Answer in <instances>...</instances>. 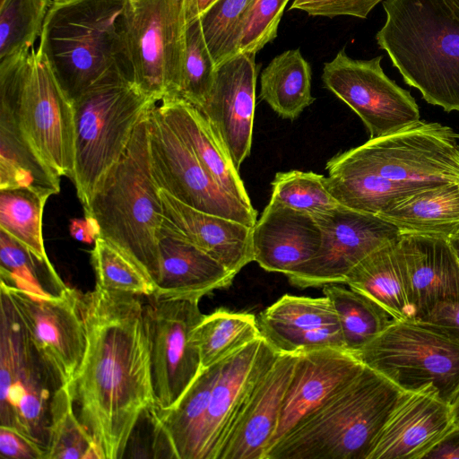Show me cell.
<instances>
[{
    "label": "cell",
    "instance_id": "cell-1",
    "mask_svg": "<svg viewBox=\"0 0 459 459\" xmlns=\"http://www.w3.org/2000/svg\"><path fill=\"white\" fill-rule=\"evenodd\" d=\"M82 313L86 349L68 385L98 458H121L139 420L155 407L145 304L95 287L82 296Z\"/></svg>",
    "mask_w": 459,
    "mask_h": 459
},
{
    "label": "cell",
    "instance_id": "cell-2",
    "mask_svg": "<svg viewBox=\"0 0 459 459\" xmlns=\"http://www.w3.org/2000/svg\"><path fill=\"white\" fill-rule=\"evenodd\" d=\"M383 7L379 48L428 103L459 111V16L448 0H384Z\"/></svg>",
    "mask_w": 459,
    "mask_h": 459
},
{
    "label": "cell",
    "instance_id": "cell-3",
    "mask_svg": "<svg viewBox=\"0 0 459 459\" xmlns=\"http://www.w3.org/2000/svg\"><path fill=\"white\" fill-rule=\"evenodd\" d=\"M148 112L83 210L94 221L98 237L132 260L156 287L162 203L152 171Z\"/></svg>",
    "mask_w": 459,
    "mask_h": 459
},
{
    "label": "cell",
    "instance_id": "cell-4",
    "mask_svg": "<svg viewBox=\"0 0 459 459\" xmlns=\"http://www.w3.org/2000/svg\"><path fill=\"white\" fill-rule=\"evenodd\" d=\"M402 393L365 366L273 446L265 459H368Z\"/></svg>",
    "mask_w": 459,
    "mask_h": 459
},
{
    "label": "cell",
    "instance_id": "cell-5",
    "mask_svg": "<svg viewBox=\"0 0 459 459\" xmlns=\"http://www.w3.org/2000/svg\"><path fill=\"white\" fill-rule=\"evenodd\" d=\"M0 118L13 122L59 178L74 169L73 102L45 56L35 50L0 60Z\"/></svg>",
    "mask_w": 459,
    "mask_h": 459
},
{
    "label": "cell",
    "instance_id": "cell-6",
    "mask_svg": "<svg viewBox=\"0 0 459 459\" xmlns=\"http://www.w3.org/2000/svg\"><path fill=\"white\" fill-rule=\"evenodd\" d=\"M125 1H51L37 50L72 102L119 70V19Z\"/></svg>",
    "mask_w": 459,
    "mask_h": 459
},
{
    "label": "cell",
    "instance_id": "cell-7",
    "mask_svg": "<svg viewBox=\"0 0 459 459\" xmlns=\"http://www.w3.org/2000/svg\"><path fill=\"white\" fill-rule=\"evenodd\" d=\"M158 101L114 70L73 101L74 169L71 180L83 209L126 151L133 133Z\"/></svg>",
    "mask_w": 459,
    "mask_h": 459
},
{
    "label": "cell",
    "instance_id": "cell-8",
    "mask_svg": "<svg viewBox=\"0 0 459 459\" xmlns=\"http://www.w3.org/2000/svg\"><path fill=\"white\" fill-rule=\"evenodd\" d=\"M187 0H126L119 19L118 68L158 102L178 96Z\"/></svg>",
    "mask_w": 459,
    "mask_h": 459
},
{
    "label": "cell",
    "instance_id": "cell-9",
    "mask_svg": "<svg viewBox=\"0 0 459 459\" xmlns=\"http://www.w3.org/2000/svg\"><path fill=\"white\" fill-rule=\"evenodd\" d=\"M325 169L329 175L364 172L427 186L459 182V134L419 120L336 154Z\"/></svg>",
    "mask_w": 459,
    "mask_h": 459
},
{
    "label": "cell",
    "instance_id": "cell-10",
    "mask_svg": "<svg viewBox=\"0 0 459 459\" xmlns=\"http://www.w3.org/2000/svg\"><path fill=\"white\" fill-rule=\"evenodd\" d=\"M0 422L47 450L50 407L62 385L1 292Z\"/></svg>",
    "mask_w": 459,
    "mask_h": 459
},
{
    "label": "cell",
    "instance_id": "cell-11",
    "mask_svg": "<svg viewBox=\"0 0 459 459\" xmlns=\"http://www.w3.org/2000/svg\"><path fill=\"white\" fill-rule=\"evenodd\" d=\"M355 355L403 391L431 385L451 405L459 397V342L416 320H394Z\"/></svg>",
    "mask_w": 459,
    "mask_h": 459
},
{
    "label": "cell",
    "instance_id": "cell-12",
    "mask_svg": "<svg viewBox=\"0 0 459 459\" xmlns=\"http://www.w3.org/2000/svg\"><path fill=\"white\" fill-rule=\"evenodd\" d=\"M152 171L160 187L204 212L254 227L257 212L227 193L165 120L157 104L148 112Z\"/></svg>",
    "mask_w": 459,
    "mask_h": 459
},
{
    "label": "cell",
    "instance_id": "cell-13",
    "mask_svg": "<svg viewBox=\"0 0 459 459\" xmlns=\"http://www.w3.org/2000/svg\"><path fill=\"white\" fill-rule=\"evenodd\" d=\"M381 61V56L353 59L342 49L325 63L322 74L325 87L359 117L370 138L393 134L420 120L415 100L384 73Z\"/></svg>",
    "mask_w": 459,
    "mask_h": 459
},
{
    "label": "cell",
    "instance_id": "cell-14",
    "mask_svg": "<svg viewBox=\"0 0 459 459\" xmlns=\"http://www.w3.org/2000/svg\"><path fill=\"white\" fill-rule=\"evenodd\" d=\"M0 289L59 383L69 384L86 349L82 296L69 287L56 296H44L2 282Z\"/></svg>",
    "mask_w": 459,
    "mask_h": 459
},
{
    "label": "cell",
    "instance_id": "cell-15",
    "mask_svg": "<svg viewBox=\"0 0 459 459\" xmlns=\"http://www.w3.org/2000/svg\"><path fill=\"white\" fill-rule=\"evenodd\" d=\"M155 407L169 410L202 369L193 333L204 317L199 299L148 297Z\"/></svg>",
    "mask_w": 459,
    "mask_h": 459
},
{
    "label": "cell",
    "instance_id": "cell-16",
    "mask_svg": "<svg viewBox=\"0 0 459 459\" xmlns=\"http://www.w3.org/2000/svg\"><path fill=\"white\" fill-rule=\"evenodd\" d=\"M314 217L322 230L320 248L287 276L292 285L302 289L344 283L360 261L401 235L396 226L378 215L342 205Z\"/></svg>",
    "mask_w": 459,
    "mask_h": 459
},
{
    "label": "cell",
    "instance_id": "cell-17",
    "mask_svg": "<svg viewBox=\"0 0 459 459\" xmlns=\"http://www.w3.org/2000/svg\"><path fill=\"white\" fill-rule=\"evenodd\" d=\"M278 355L261 336L223 359L212 391L197 459H218L226 439Z\"/></svg>",
    "mask_w": 459,
    "mask_h": 459
},
{
    "label": "cell",
    "instance_id": "cell-18",
    "mask_svg": "<svg viewBox=\"0 0 459 459\" xmlns=\"http://www.w3.org/2000/svg\"><path fill=\"white\" fill-rule=\"evenodd\" d=\"M255 53H238L216 68L212 89L197 108L224 145L237 170L253 139L258 67Z\"/></svg>",
    "mask_w": 459,
    "mask_h": 459
},
{
    "label": "cell",
    "instance_id": "cell-19",
    "mask_svg": "<svg viewBox=\"0 0 459 459\" xmlns=\"http://www.w3.org/2000/svg\"><path fill=\"white\" fill-rule=\"evenodd\" d=\"M455 424L452 405L431 385L403 391L368 459H423Z\"/></svg>",
    "mask_w": 459,
    "mask_h": 459
},
{
    "label": "cell",
    "instance_id": "cell-20",
    "mask_svg": "<svg viewBox=\"0 0 459 459\" xmlns=\"http://www.w3.org/2000/svg\"><path fill=\"white\" fill-rule=\"evenodd\" d=\"M364 367L354 353L344 349L326 347L299 353L269 449L348 385Z\"/></svg>",
    "mask_w": 459,
    "mask_h": 459
},
{
    "label": "cell",
    "instance_id": "cell-21",
    "mask_svg": "<svg viewBox=\"0 0 459 459\" xmlns=\"http://www.w3.org/2000/svg\"><path fill=\"white\" fill-rule=\"evenodd\" d=\"M262 336L279 353L345 349L336 312L326 297L286 294L257 317Z\"/></svg>",
    "mask_w": 459,
    "mask_h": 459
},
{
    "label": "cell",
    "instance_id": "cell-22",
    "mask_svg": "<svg viewBox=\"0 0 459 459\" xmlns=\"http://www.w3.org/2000/svg\"><path fill=\"white\" fill-rule=\"evenodd\" d=\"M160 231L202 249L234 276L254 261L253 227L196 210L160 189Z\"/></svg>",
    "mask_w": 459,
    "mask_h": 459
},
{
    "label": "cell",
    "instance_id": "cell-23",
    "mask_svg": "<svg viewBox=\"0 0 459 459\" xmlns=\"http://www.w3.org/2000/svg\"><path fill=\"white\" fill-rule=\"evenodd\" d=\"M321 243L322 230L314 216L273 200L253 227L254 261L286 276L313 258Z\"/></svg>",
    "mask_w": 459,
    "mask_h": 459
},
{
    "label": "cell",
    "instance_id": "cell-24",
    "mask_svg": "<svg viewBox=\"0 0 459 459\" xmlns=\"http://www.w3.org/2000/svg\"><path fill=\"white\" fill-rule=\"evenodd\" d=\"M298 354L279 353L222 446L218 459H265Z\"/></svg>",
    "mask_w": 459,
    "mask_h": 459
},
{
    "label": "cell",
    "instance_id": "cell-25",
    "mask_svg": "<svg viewBox=\"0 0 459 459\" xmlns=\"http://www.w3.org/2000/svg\"><path fill=\"white\" fill-rule=\"evenodd\" d=\"M399 245L416 310L415 320L439 302L459 300V258L447 238L401 233Z\"/></svg>",
    "mask_w": 459,
    "mask_h": 459
},
{
    "label": "cell",
    "instance_id": "cell-26",
    "mask_svg": "<svg viewBox=\"0 0 459 459\" xmlns=\"http://www.w3.org/2000/svg\"><path fill=\"white\" fill-rule=\"evenodd\" d=\"M222 361L202 368L173 407L153 408L149 412L155 451L165 449L169 458L197 459L212 391Z\"/></svg>",
    "mask_w": 459,
    "mask_h": 459
},
{
    "label": "cell",
    "instance_id": "cell-27",
    "mask_svg": "<svg viewBox=\"0 0 459 459\" xmlns=\"http://www.w3.org/2000/svg\"><path fill=\"white\" fill-rule=\"evenodd\" d=\"M160 278L152 295L158 299H201L231 285L234 275L221 264L183 239L160 232Z\"/></svg>",
    "mask_w": 459,
    "mask_h": 459
},
{
    "label": "cell",
    "instance_id": "cell-28",
    "mask_svg": "<svg viewBox=\"0 0 459 459\" xmlns=\"http://www.w3.org/2000/svg\"><path fill=\"white\" fill-rule=\"evenodd\" d=\"M157 107L211 177L230 195L253 207L238 170L201 111L178 96L164 98Z\"/></svg>",
    "mask_w": 459,
    "mask_h": 459
},
{
    "label": "cell",
    "instance_id": "cell-29",
    "mask_svg": "<svg viewBox=\"0 0 459 459\" xmlns=\"http://www.w3.org/2000/svg\"><path fill=\"white\" fill-rule=\"evenodd\" d=\"M344 284L371 299L396 321L417 317L399 238L360 261L348 273Z\"/></svg>",
    "mask_w": 459,
    "mask_h": 459
},
{
    "label": "cell",
    "instance_id": "cell-30",
    "mask_svg": "<svg viewBox=\"0 0 459 459\" xmlns=\"http://www.w3.org/2000/svg\"><path fill=\"white\" fill-rule=\"evenodd\" d=\"M377 215L396 226L402 234L447 238L459 228V182L398 197Z\"/></svg>",
    "mask_w": 459,
    "mask_h": 459
},
{
    "label": "cell",
    "instance_id": "cell-31",
    "mask_svg": "<svg viewBox=\"0 0 459 459\" xmlns=\"http://www.w3.org/2000/svg\"><path fill=\"white\" fill-rule=\"evenodd\" d=\"M311 66L299 49H289L262 71L259 97L281 117L296 119L311 105Z\"/></svg>",
    "mask_w": 459,
    "mask_h": 459
},
{
    "label": "cell",
    "instance_id": "cell-32",
    "mask_svg": "<svg viewBox=\"0 0 459 459\" xmlns=\"http://www.w3.org/2000/svg\"><path fill=\"white\" fill-rule=\"evenodd\" d=\"M11 188H30L53 195L60 192V178L13 122L0 118V190Z\"/></svg>",
    "mask_w": 459,
    "mask_h": 459
},
{
    "label": "cell",
    "instance_id": "cell-33",
    "mask_svg": "<svg viewBox=\"0 0 459 459\" xmlns=\"http://www.w3.org/2000/svg\"><path fill=\"white\" fill-rule=\"evenodd\" d=\"M261 336L255 315L222 308L204 315L193 333L202 368L221 362Z\"/></svg>",
    "mask_w": 459,
    "mask_h": 459
},
{
    "label": "cell",
    "instance_id": "cell-34",
    "mask_svg": "<svg viewBox=\"0 0 459 459\" xmlns=\"http://www.w3.org/2000/svg\"><path fill=\"white\" fill-rule=\"evenodd\" d=\"M323 292L336 312L345 349L354 354L394 321L378 304L351 288L332 283Z\"/></svg>",
    "mask_w": 459,
    "mask_h": 459
},
{
    "label": "cell",
    "instance_id": "cell-35",
    "mask_svg": "<svg viewBox=\"0 0 459 459\" xmlns=\"http://www.w3.org/2000/svg\"><path fill=\"white\" fill-rule=\"evenodd\" d=\"M325 183L328 191L339 204L353 211L375 215L398 197L431 187L390 180L364 172L329 175L325 178Z\"/></svg>",
    "mask_w": 459,
    "mask_h": 459
},
{
    "label": "cell",
    "instance_id": "cell-36",
    "mask_svg": "<svg viewBox=\"0 0 459 459\" xmlns=\"http://www.w3.org/2000/svg\"><path fill=\"white\" fill-rule=\"evenodd\" d=\"M50 196L30 188L0 190V230L47 264L51 262L45 249L42 217Z\"/></svg>",
    "mask_w": 459,
    "mask_h": 459
},
{
    "label": "cell",
    "instance_id": "cell-37",
    "mask_svg": "<svg viewBox=\"0 0 459 459\" xmlns=\"http://www.w3.org/2000/svg\"><path fill=\"white\" fill-rule=\"evenodd\" d=\"M46 459H99L94 442L74 410L68 384L60 385L52 399Z\"/></svg>",
    "mask_w": 459,
    "mask_h": 459
},
{
    "label": "cell",
    "instance_id": "cell-38",
    "mask_svg": "<svg viewBox=\"0 0 459 459\" xmlns=\"http://www.w3.org/2000/svg\"><path fill=\"white\" fill-rule=\"evenodd\" d=\"M1 282L44 296H56L67 288L52 264L40 261L0 230Z\"/></svg>",
    "mask_w": 459,
    "mask_h": 459
},
{
    "label": "cell",
    "instance_id": "cell-39",
    "mask_svg": "<svg viewBox=\"0 0 459 459\" xmlns=\"http://www.w3.org/2000/svg\"><path fill=\"white\" fill-rule=\"evenodd\" d=\"M50 4V0H4L0 4V60L33 48Z\"/></svg>",
    "mask_w": 459,
    "mask_h": 459
},
{
    "label": "cell",
    "instance_id": "cell-40",
    "mask_svg": "<svg viewBox=\"0 0 459 459\" xmlns=\"http://www.w3.org/2000/svg\"><path fill=\"white\" fill-rule=\"evenodd\" d=\"M91 255L96 287L146 297L154 293L155 286L143 272L107 240L98 237Z\"/></svg>",
    "mask_w": 459,
    "mask_h": 459
},
{
    "label": "cell",
    "instance_id": "cell-41",
    "mask_svg": "<svg viewBox=\"0 0 459 459\" xmlns=\"http://www.w3.org/2000/svg\"><path fill=\"white\" fill-rule=\"evenodd\" d=\"M325 178L311 171L278 172L272 181L271 200L312 216L328 212L341 204L328 191Z\"/></svg>",
    "mask_w": 459,
    "mask_h": 459
},
{
    "label": "cell",
    "instance_id": "cell-42",
    "mask_svg": "<svg viewBox=\"0 0 459 459\" xmlns=\"http://www.w3.org/2000/svg\"><path fill=\"white\" fill-rule=\"evenodd\" d=\"M216 68L204 38L200 18H197L187 24L178 97L199 108L212 89Z\"/></svg>",
    "mask_w": 459,
    "mask_h": 459
},
{
    "label": "cell",
    "instance_id": "cell-43",
    "mask_svg": "<svg viewBox=\"0 0 459 459\" xmlns=\"http://www.w3.org/2000/svg\"><path fill=\"white\" fill-rule=\"evenodd\" d=\"M251 1L217 0L199 17L216 66L237 55L239 26Z\"/></svg>",
    "mask_w": 459,
    "mask_h": 459
},
{
    "label": "cell",
    "instance_id": "cell-44",
    "mask_svg": "<svg viewBox=\"0 0 459 459\" xmlns=\"http://www.w3.org/2000/svg\"><path fill=\"white\" fill-rule=\"evenodd\" d=\"M290 0H252L240 23L237 55L260 51L278 34V27Z\"/></svg>",
    "mask_w": 459,
    "mask_h": 459
},
{
    "label": "cell",
    "instance_id": "cell-45",
    "mask_svg": "<svg viewBox=\"0 0 459 459\" xmlns=\"http://www.w3.org/2000/svg\"><path fill=\"white\" fill-rule=\"evenodd\" d=\"M384 0H293L290 10H299L311 16L334 18L368 17L371 10Z\"/></svg>",
    "mask_w": 459,
    "mask_h": 459
},
{
    "label": "cell",
    "instance_id": "cell-46",
    "mask_svg": "<svg viewBox=\"0 0 459 459\" xmlns=\"http://www.w3.org/2000/svg\"><path fill=\"white\" fill-rule=\"evenodd\" d=\"M416 321L459 342V300L439 302Z\"/></svg>",
    "mask_w": 459,
    "mask_h": 459
},
{
    "label": "cell",
    "instance_id": "cell-47",
    "mask_svg": "<svg viewBox=\"0 0 459 459\" xmlns=\"http://www.w3.org/2000/svg\"><path fill=\"white\" fill-rule=\"evenodd\" d=\"M0 453L9 459H46L47 450L17 430L0 427Z\"/></svg>",
    "mask_w": 459,
    "mask_h": 459
},
{
    "label": "cell",
    "instance_id": "cell-48",
    "mask_svg": "<svg viewBox=\"0 0 459 459\" xmlns=\"http://www.w3.org/2000/svg\"><path fill=\"white\" fill-rule=\"evenodd\" d=\"M423 459H459V424L455 426L423 456Z\"/></svg>",
    "mask_w": 459,
    "mask_h": 459
},
{
    "label": "cell",
    "instance_id": "cell-49",
    "mask_svg": "<svg viewBox=\"0 0 459 459\" xmlns=\"http://www.w3.org/2000/svg\"><path fill=\"white\" fill-rule=\"evenodd\" d=\"M71 236L81 242L92 243L98 238L97 226L92 219H73L69 227Z\"/></svg>",
    "mask_w": 459,
    "mask_h": 459
},
{
    "label": "cell",
    "instance_id": "cell-50",
    "mask_svg": "<svg viewBox=\"0 0 459 459\" xmlns=\"http://www.w3.org/2000/svg\"><path fill=\"white\" fill-rule=\"evenodd\" d=\"M217 0H187L186 19L187 23L199 18Z\"/></svg>",
    "mask_w": 459,
    "mask_h": 459
},
{
    "label": "cell",
    "instance_id": "cell-51",
    "mask_svg": "<svg viewBox=\"0 0 459 459\" xmlns=\"http://www.w3.org/2000/svg\"><path fill=\"white\" fill-rule=\"evenodd\" d=\"M447 239L459 258V228Z\"/></svg>",
    "mask_w": 459,
    "mask_h": 459
},
{
    "label": "cell",
    "instance_id": "cell-52",
    "mask_svg": "<svg viewBox=\"0 0 459 459\" xmlns=\"http://www.w3.org/2000/svg\"><path fill=\"white\" fill-rule=\"evenodd\" d=\"M454 416H455V421L456 424H459V397L455 401V403L452 405Z\"/></svg>",
    "mask_w": 459,
    "mask_h": 459
},
{
    "label": "cell",
    "instance_id": "cell-53",
    "mask_svg": "<svg viewBox=\"0 0 459 459\" xmlns=\"http://www.w3.org/2000/svg\"><path fill=\"white\" fill-rule=\"evenodd\" d=\"M455 12L459 16V0H448Z\"/></svg>",
    "mask_w": 459,
    "mask_h": 459
},
{
    "label": "cell",
    "instance_id": "cell-54",
    "mask_svg": "<svg viewBox=\"0 0 459 459\" xmlns=\"http://www.w3.org/2000/svg\"><path fill=\"white\" fill-rule=\"evenodd\" d=\"M4 2V0H0V4H3Z\"/></svg>",
    "mask_w": 459,
    "mask_h": 459
}]
</instances>
